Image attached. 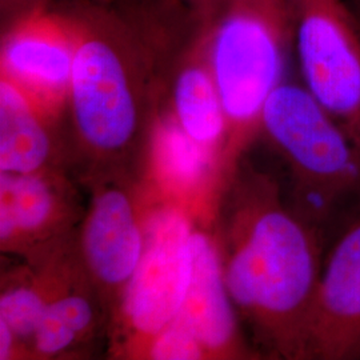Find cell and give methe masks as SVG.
<instances>
[{"instance_id":"cell-9","label":"cell","mask_w":360,"mask_h":360,"mask_svg":"<svg viewBox=\"0 0 360 360\" xmlns=\"http://www.w3.org/2000/svg\"><path fill=\"white\" fill-rule=\"evenodd\" d=\"M144 247L146 230L127 193L116 188L99 193L83 230V252L94 276L107 285H126Z\"/></svg>"},{"instance_id":"cell-2","label":"cell","mask_w":360,"mask_h":360,"mask_svg":"<svg viewBox=\"0 0 360 360\" xmlns=\"http://www.w3.org/2000/svg\"><path fill=\"white\" fill-rule=\"evenodd\" d=\"M260 129L292 176V208L324 233L352 202L360 207L355 146L303 84L283 82L266 102Z\"/></svg>"},{"instance_id":"cell-6","label":"cell","mask_w":360,"mask_h":360,"mask_svg":"<svg viewBox=\"0 0 360 360\" xmlns=\"http://www.w3.org/2000/svg\"><path fill=\"white\" fill-rule=\"evenodd\" d=\"M191 235L178 210L150 220L142 260L123 296V314L135 334L151 339L178 318L193 272Z\"/></svg>"},{"instance_id":"cell-7","label":"cell","mask_w":360,"mask_h":360,"mask_svg":"<svg viewBox=\"0 0 360 360\" xmlns=\"http://www.w3.org/2000/svg\"><path fill=\"white\" fill-rule=\"evenodd\" d=\"M79 41V22L34 8L23 13L1 40V79L22 91L44 115L68 101Z\"/></svg>"},{"instance_id":"cell-10","label":"cell","mask_w":360,"mask_h":360,"mask_svg":"<svg viewBox=\"0 0 360 360\" xmlns=\"http://www.w3.org/2000/svg\"><path fill=\"white\" fill-rule=\"evenodd\" d=\"M191 254V281L176 319L196 335L207 352L240 354L236 307L226 284L218 250L206 233L193 231Z\"/></svg>"},{"instance_id":"cell-3","label":"cell","mask_w":360,"mask_h":360,"mask_svg":"<svg viewBox=\"0 0 360 360\" xmlns=\"http://www.w3.org/2000/svg\"><path fill=\"white\" fill-rule=\"evenodd\" d=\"M205 47L230 134L238 143L260 129L271 94L283 83L294 49L291 0H227Z\"/></svg>"},{"instance_id":"cell-16","label":"cell","mask_w":360,"mask_h":360,"mask_svg":"<svg viewBox=\"0 0 360 360\" xmlns=\"http://www.w3.org/2000/svg\"><path fill=\"white\" fill-rule=\"evenodd\" d=\"M148 355L156 360L202 359L207 349L196 335L179 319H175L166 328L150 339Z\"/></svg>"},{"instance_id":"cell-19","label":"cell","mask_w":360,"mask_h":360,"mask_svg":"<svg viewBox=\"0 0 360 360\" xmlns=\"http://www.w3.org/2000/svg\"><path fill=\"white\" fill-rule=\"evenodd\" d=\"M16 336L11 328L4 322L0 321V359H8L13 354Z\"/></svg>"},{"instance_id":"cell-8","label":"cell","mask_w":360,"mask_h":360,"mask_svg":"<svg viewBox=\"0 0 360 360\" xmlns=\"http://www.w3.org/2000/svg\"><path fill=\"white\" fill-rule=\"evenodd\" d=\"M307 359H360V210L324 257Z\"/></svg>"},{"instance_id":"cell-17","label":"cell","mask_w":360,"mask_h":360,"mask_svg":"<svg viewBox=\"0 0 360 360\" xmlns=\"http://www.w3.org/2000/svg\"><path fill=\"white\" fill-rule=\"evenodd\" d=\"M79 338L77 331L65 322L62 315L49 302L38 330L34 335V345L40 355H56L71 347Z\"/></svg>"},{"instance_id":"cell-15","label":"cell","mask_w":360,"mask_h":360,"mask_svg":"<svg viewBox=\"0 0 360 360\" xmlns=\"http://www.w3.org/2000/svg\"><path fill=\"white\" fill-rule=\"evenodd\" d=\"M47 304L37 288L15 287L1 295L0 321L11 328L16 339H34Z\"/></svg>"},{"instance_id":"cell-11","label":"cell","mask_w":360,"mask_h":360,"mask_svg":"<svg viewBox=\"0 0 360 360\" xmlns=\"http://www.w3.org/2000/svg\"><path fill=\"white\" fill-rule=\"evenodd\" d=\"M46 117L8 80L0 82V171L38 172L49 159L51 141Z\"/></svg>"},{"instance_id":"cell-13","label":"cell","mask_w":360,"mask_h":360,"mask_svg":"<svg viewBox=\"0 0 360 360\" xmlns=\"http://www.w3.org/2000/svg\"><path fill=\"white\" fill-rule=\"evenodd\" d=\"M1 240L44 229L55 211V198L49 181L34 174H6L0 176Z\"/></svg>"},{"instance_id":"cell-14","label":"cell","mask_w":360,"mask_h":360,"mask_svg":"<svg viewBox=\"0 0 360 360\" xmlns=\"http://www.w3.org/2000/svg\"><path fill=\"white\" fill-rule=\"evenodd\" d=\"M154 150L158 174L166 184L181 191L196 187L211 166V148L193 141L174 115L158 123Z\"/></svg>"},{"instance_id":"cell-21","label":"cell","mask_w":360,"mask_h":360,"mask_svg":"<svg viewBox=\"0 0 360 360\" xmlns=\"http://www.w3.org/2000/svg\"><path fill=\"white\" fill-rule=\"evenodd\" d=\"M18 1H25V0H3V4H16Z\"/></svg>"},{"instance_id":"cell-18","label":"cell","mask_w":360,"mask_h":360,"mask_svg":"<svg viewBox=\"0 0 360 360\" xmlns=\"http://www.w3.org/2000/svg\"><path fill=\"white\" fill-rule=\"evenodd\" d=\"M190 3L198 13L212 22L223 8V6L227 3V0H190Z\"/></svg>"},{"instance_id":"cell-12","label":"cell","mask_w":360,"mask_h":360,"mask_svg":"<svg viewBox=\"0 0 360 360\" xmlns=\"http://www.w3.org/2000/svg\"><path fill=\"white\" fill-rule=\"evenodd\" d=\"M174 117L193 141L212 148L227 134V117L208 65L205 40L174 86Z\"/></svg>"},{"instance_id":"cell-22","label":"cell","mask_w":360,"mask_h":360,"mask_svg":"<svg viewBox=\"0 0 360 360\" xmlns=\"http://www.w3.org/2000/svg\"><path fill=\"white\" fill-rule=\"evenodd\" d=\"M358 13V16H359V19H360V13Z\"/></svg>"},{"instance_id":"cell-5","label":"cell","mask_w":360,"mask_h":360,"mask_svg":"<svg viewBox=\"0 0 360 360\" xmlns=\"http://www.w3.org/2000/svg\"><path fill=\"white\" fill-rule=\"evenodd\" d=\"M303 86L360 158V19L348 0H291Z\"/></svg>"},{"instance_id":"cell-20","label":"cell","mask_w":360,"mask_h":360,"mask_svg":"<svg viewBox=\"0 0 360 360\" xmlns=\"http://www.w3.org/2000/svg\"><path fill=\"white\" fill-rule=\"evenodd\" d=\"M348 1L351 3V6L356 13H360V0H348Z\"/></svg>"},{"instance_id":"cell-1","label":"cell","mask_w":360,"mask_h":360,"mask_svg":"<svg viewBox=\"0 0 360 360\" xmlns=\"http://www.w3.org/2000/svg\"><path fill=\"white\" fill-rule=\"evenodd\" d=\"M224 279L235 307L274 354L307 359L322 274L323 232L284 206L272 180L247 172L236 188Z\"/></svg>"},{"instance_id":"cell-4","label":"cell","mask_w":360,"mask_h":360,"mask_svg":"<svg viewBox=\"0 0 360 360\" xmlns=\"http://www.w3.org/2000/svg\"><path fill=\"white\" fill-rule=\"evenodd\" d=\"M79 41L68 102L82 141L112 154L127 147L139 124L134 59L112 20H77Z\"/></svg>"}]
</instances>
